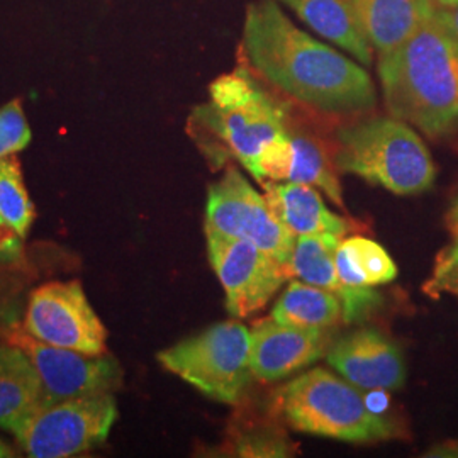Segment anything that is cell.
<instances>
[{"label":"cell","mask_w":458,"mask_h":458,"mask_svg":"<svg viewBox=\"0 0 458 458\" xmlns=\"http://www.w3.org/2000/svg\"><path fill=\"white\" fill-rule=\"evenodd\" d=\"M41 404V378L17 344H0V428L14 433Z\"/></svg>","instance_id":"ac0fdd59"},{"label":"cell","mask_w":458,"mask_h":458,"mask_svg":"<svg viewBox=\"0 0 458 458\" xmlns=\"http://www.w3.org/2000/svg\"><path fill=\"white\" fill-rule=\"evenodd\" d=\"M0 216L22 240L30 234L36 217L16 155L0 158Z\"/></svg>","instance_id":"7402d4cb"},{"label":"cell","mask_w":458,"mask_h":458,"mask_svg":"<svg viewBox=\"0 0 458 458\" xmlns=\"http://www.w3.org/2000/svg\"><path fill=\"white\" fill-rule=\"evenodd\" d=\"M338 376L361 391L394 393L406 384V363L399 344L374 327L352 331L327 350Z\"/></svg>","instance_id":"7c38bea8"},{"label":"cell","mask_w":458,"mask_h":458,"mask_svg":"<svg viewBox=\"0 0 458 458\" xmlns=\"http://www.w3.org/2000/svg\"><path fill=\"white\" fill-rule=\"evenodd\" d=\"M425 457L458 458V440H448L433 446Z\"/></svg>","instance_id":"f1b7e54d"},{"label":"cell","mask_w":458,"mask_h":458,"mask_svg":"<svg viewBox=\"0 0 458 458\" xmlns=\"http://www.w3.org/2000/svg\"><path fill=\"white\" fill-rule=\"evenodd\" d=\"M445 221H446V228L450 231V234L458 236V192L450 200Z\"/></svg>","instance_id":"f546056e"},{"label":"cell","mask_w":458,"mask_h":458,"mask_svg":"<svg viewBox=\"0 0 458 458\" xmlns=\"http://www.w3.org/2000/svg\"><path fill=\"white\" fill-rule=\"evenodd\" d=\"M16 457V454L13 452L11 446H7L5 443L0 442V458Z\"/></svg>","instance_id":"4dcf8cb0"},{"label":"cell","mask_w":458,"mask_h":458,"mask_svg":"<svg viewBox=\"0 0 458 458\" xmlns=\"http://www.w3.org/2000/svg\"><path fill=\"white\" fill-rule=\"evenodd\" d=\"M5 342L17 344L33 361L41 378L39 408L77 397L114 394L123 386V369L109 353L85 355L41 344L19 327L5 331Z\"/></svg>","instance_id":"9c48e42d"},{"label":"cell","mask_w":458,"mask_h":458,"mask_svg":"<svg viewBox=\"0 0 458 458\" xmlns=\"http://www.w3.org/2000/svg\"><path fill=\"white\" fill-rule=\"evenodd\" d=\"M335 166L344 174L384 187L395 196H418L437 179L431 153L408 123L397 117H370L336 134Z\"/></svg>","instance_id":"277c9868"},{"label":"cell","mask_w":458,"mask_h":458,"mask_svg":"<svg viewBox=\"0 0 458 458\" xmlns=\"http://www.w3.org/2000/svg\"><path fill=\"white\" fill-rule=\"evenodd\" d=\"M272 401L278 420L299 433L348 443L397 437V426L367 404L361 389L321 367L282 386Z\"/></svg>","instance_id":"3957f363"},{"label":"cell","mask_w":458,"mask_h":458,"mask_svg":"<svg viewBox=\"0 0 458 458\" xmlns=\"http://www.w3.org/2000/svg\"><path fill=\"white\" fill-rule=\"evenodd\" d=\"M22 253V238L0 216V262H14Z\"/></svg>","instance_id":"4316f807"},{"label":"cell","mask_w":458,"mask_h":458,"mask_svg":"<svg viewBox=\"0 0 458 458\" xmlns=\"http://www.w3.org/2000/svg\"><path fill=\"white\" fill-rule=\"evenodd\" d=\"M208 257L226 295L233 318L245 319L263 310L293 277L291 267L245 240L206 231Z\"/></svg>","instance_id":"30bf717a"},{"label":"cell","mask_w":458,"mask_h":458,"mask_svg":"<svg viewBox=\"0 0 458 458\" xmlns=\"http://www.w3.org/2000/svg\"><path fill=\"white\" fill-rule=\"evenodd\" d=\"M378 79L393 117L433 141L458 138V39L437 13L404 43L380 55Z\"/></svg>","instance_id":"7a4b0ae2"},{"label":"cell","mask_w":458,"mask_h":458,"mask_svg":"<svg viewBox=\"0 0 458 458\" xmlns=\"http://www.w3.org/2000/svg\"><path fill=\"white\" fill-rule=\"evenodd\" d=\"M243 48L259 75L311 109L350 115L376 107L370 75L342 53L301 31L274 0L248 7Z\"/></svg>","instance_id":"6da1fadb"},{"label":"cell","mask_w":458,"mask_h":458,"mask_svg":"<svg viewBox=\"0 0 458 458\" xmlns=\"http://www.w3.org/2000/svg\"><path fill=\"white\" fill-rule=\"evenodd\" d=\"M31 143V128L21 100H11L0 107V158L13 157Z\"/></svg>","instance_id":"d4e9b609"},{"label":"cell","mask_w":458,"mask_h":458,"mask_svg":"<svg viewBox=\"0 0 458 458\" xmlns=\"http://www.w3.org/2000/svg\"><path fill=\"white\" fill-rule=\"evenodd\" d=\"M316 33L353 55L363 65L372 64L374 48L361 31L353 0H282Z\"/></svg>","instance_id":"e0dca14e"},{"label":"cell","mask_w":458,"mask_h":458,"mask_svg":"<svg viewBox=\"0 0 458 458\" xmlns=\"http://www.w3.org/2000/svg\"><path fill=\"white\" fill-rule=\"evenodd\" d=\"M342 236L314 234L297 236L291 257V272L295 277L336 295L342 302L344 323H359L369 318L384 299L374 287H348L340 280L335 255Z\"/></svg>","instance_id":"5bb4252c"},{"label":"cell","mask_w":458,"mask_h":458,"mask_svg":"<svg viewBox=\"0 0 458 458\" xmlns=\"http://www.w3.org/2000/svg\"><path fill=\"white\" fill-rule=\"evenodd\" d=\"M423 293L433 299L450 295L458 301V236H452L438 251L431 274L423 284Z\"/></svg>","instance_id":"cb8c5ba5"},{"label":"cell","mask_w":458,"mask_h":458,"mask_svg":"<svg viewBox=\"0 0 458 458\" xmlns=\"http://www.w3.org/2000/svg\"><path fill=\"white\" fill-rule=\"evenodd\" d=\"M22 329L41 344L106 355L107 329L92 310L79 280L48 282L34 289Z\"/></svg>","instance_id":"ba28073f"},{"label":"cell","mask_w":458,"mask_h":458,"mask_svg":"<svg viewBox=\"0 0 458 458\" xmlns=\"http://www.w3.org/2000/svg\"><path fill=\"white\" fill-rule=\"evenodd\" d=\"M435 13L443 26L458 39V4L454 7H437Z\"/></svg>","instance_id":"83f0119b"},{"label":"cell","mask_w":458,"mask_h":458,"mask_svg":"<svg viewBox=\"0 0 458 458\" xmlns=\"http://www.w3.org/2000/svg\"><path fill=\"white\" fill-rule=\"evenodd\" d=\"M115 420L114 394H98L38 408L13 435L28 457H77L106 442Z\"/></svg>","instance_id":"8992f818"},{"label":"cell","mask_w":458,"mask_h":458,"mask_svg":"<svg viewBox=\"0 0 458 458\" xmlns=\"http://www.w3.org/2000/svg\"><path fill=\"white\" fill-rule=\"evenodd\" d=\"M270 318L289 327L327 331L344 321V310L333 293L299 280L291 282L278 297Z\"/></svg>","instance_id":"d6986e66"},{"label":"cell","mask_w":458,"mask_h":458,"mask_svg":"<svg viewBox=\"0 0 458 458\" xmlns=\"http://www.w3.org/2000/svg\"><path fill=\"white\" fill-rule=\"evenodd\" d=\"M437 4V7H454L457 5L458 0H433Z\"/></svg>","instance_id":"1f68e13d"},{"label":"cell","mask_w":458,"mask_h":458,"mask_svg":"<svg viewBox=\"0 0 458 458\" xmlns=\"http://www.w3.org/2000/svg\"><path fill=\"white\" fill-rule=\"evenodd\" d=\"M204 231L250 242L284 265L291 263L297 238L272 211L265 194L233 165L208 187Z\"/></svg>","instance_id":"52a82bcc"},{"label":"cell","mask_w":458,"mask_h":458,"mask_svg":"<svg viewBox=\"0 0 458 458\" xmlns=\"http://www.w3.org/2000/svg\"><path fill=\"white\" fill-rule=\"evenodd\" d=\"M340 280L348 287H377L397 277V267L382 246L363 238L350 236L342 240L335 255Z\"/></svg>","instance_id":"ffe728a7"},{"label":"cell","mask_w":458,"mask_h":458,"mask_svg":"<svg viewBox=\"0 0 458 458\" xmlns=\"http://www.w3.org/2000/svg\"><path fill=\"white\" fill-rule=\"evenodd\" d=\"M327 331L289 327L267 318L250 327V365L255 380L277 382L327 355Z\"/></svg>","instance_id":"4fadbf2b"},{"label":"cell","mask_w":458,"mask_h":458,"mask_svg":"<svg viewBox=\"0 0 458 458\" xmlns=\"http://www.w3.org/2000/svg\"><path fill=\"white\" fill-rule=\"evenodd\" d=\"M191 124L208 132L251 174L262 148L287 131L285 113L262 89L243 106L221 109L206 104L197 107Z\"/></svg>","instance_id":"8fae6325"},{"label":"cell","mask_w":458,"mask_h":458,"mask_svg":"<svg viewBox=\"0 0 458 458\" xmlns=\"http://www.w3.org/2000/svg\"><path fill=\"white\" fill-rule=\"evenodd\" d=\"M293 160L287 182L308 183L316 189H321L333 204L344 208V192L333 166L327 162L321 147L304 134H293Z\"/></svg>","instance_id":"44dd1931"},{"label":"cell","mask_w":458,"mask_h":458,"mask_svg":"<svg viewBox=\"0 0 458 458\" xmlns=\"http://www.w3.org/2000/svg\"><path fill=\"white\" fill-rule=\"evenodd\" d=\"M361 31L378 55L404 43L433 16V0H353Z\"/></svg>","instance_id":"2e32d148"},{"label":"cell","mask_w":458,"mask_h":458,"mask_svg":"<svg viewBox=\"0 0 458 458\" xmlns=\"http://www.w3.org/2000/svg\"><path fill=\"white\" fill-rule=\"evenodd\" d=\"M259 90H260V87L246 73L243 68L228 73V75H221L209 87L211 102L221 109L243 106L250 98H255Z\"/></svg>","instance_id":"484cf974"},{"label":"cell","mask_w":458,"mask_h":458,"mask_svg":"<svg viewBox=\"0 0 458 458\" xmlns=\"http://www.w3.org/2000/svg\"><path fill=\"white\" fill-rule=\"evenodd\" d=\"M166 372L206 397L236 406L255 378L250 365V327L221 321L157 355Z\"/></svg>","instance_id":"5b68a950"},{"label":"cell","mask_w":458,"mask_h":458,"mask_svg":"<svg viewBox=\"0 0 458 458\" xmlns=\"http://www.w3.org/2000/svg\"><path fill=\"white\" fill-rule=\"evenodd\" d=\"M263 194L272 211L295 236L350 233L352 225L340 214L333 213L316 187L295 182H262Z\"/></svg>","instance_id":"9a60e30c"},{"label":"cell","mask_w":458,"mask_h":458,"mask_svg":"<svg viewBox=\"0 0 458 458\" xmlns=\"http://www.w3.org/2000/svg\"><path fill=\"white\" fill-rule=\"evenodd\" d=\"M226 452L229 457H293L297 445L276 426H251L236 431L229 438Z\"/></svg>","instance_id":"603a6c76"}]
</instances>
